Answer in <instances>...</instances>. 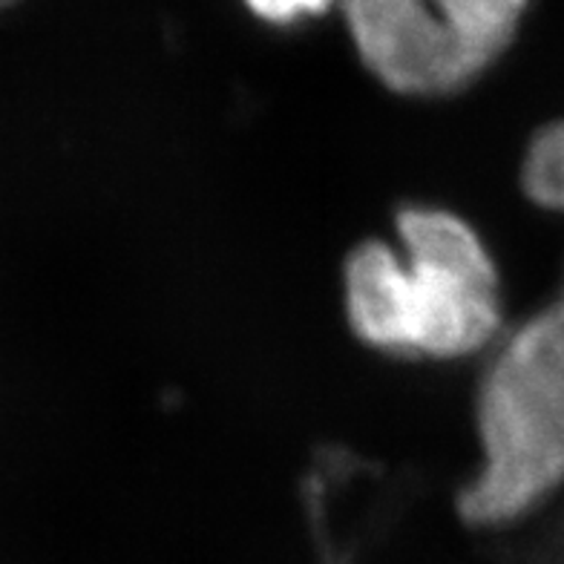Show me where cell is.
Returning a JSON list of instances; mask_svg holds the SVG:
<instances>
[{"mask_svg": "<svg viewBox=\"0 0 564 564\" xmlns=\"http://www.w3.org/2000/svg\"><path fill=\"white\" fill-rule=\"evenodd\" d=\"M340 305L364 349L406 364L484 360L510 326L490 242L441 202H403L389 237L349 248Z\"/></svg>", "mask_w": 564, "mask_h": 564, "instance_id": "cell-1", "label": "cell"}, {"mask_svg": "<svg viewBox=\"0 0 564 564\" xmlns=\"http://www.w3.org/2000/svg\"><path fill=\"white\" fill-rule=\"evenodd\" d=\"M476 467L455 492L458 519L498 533L564 484V317L556 305L507 326L473 394Z\"/></svg>", "mask_w": 564, "mask_h": 564, "instance_id": "cell-2", "label": "cell"}, {"mask_svg": "<svg viewBox=\"0 0 564 564\" xmlns=\"http://www.w3.org/2000/svg\"><path fill=\"white\" fill-rule=\"evenodd\" d=\"M530 0H340L360 67L406 101L476 87L516 44Z\"/></svg>", "mask_w": 564, "mask_h": 564, "instance_id": "cell-3", "label": "cell"}, {"mask_svg": "<svg viewBox=\"0 0 564 564\" xmlns=\"http://www.w3.org/2000/svg\"><path fill=\"white\" fill-rule=\"evenodd\" d=\"M253 18L271 26H294V23L323 18L340 0H242Z\"/></svg>", "mask_w": 564, "mask_h": 564, "instance_id": "cell-4", "label": "cell"}, {"mask_svg": "<svg viewBox=\"0 0 564 564\" xmlns=\"http://www.w3.org/2000/svg\"><path fill=\"white\" fill-rule=\"evenodd\" d=\"M12 3H15V0H0V12H3V9L12 7Z\"/></svg>", "mask_w": 564, "mask_h": 564, "instance_id": "cell-5", "label": "cell"}]
</instances>
